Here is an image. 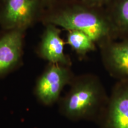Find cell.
Wrapping results in <instances>:
<instances>
[{"instance_id":"1","label":"cell","mask_w":128,"mask_h":128,"mask_svg":"<svg viewBox=\"0 0 128 128\" xmlns=\"http://www.w3.org/2000/svg\"><path fill=\"white\" fill-rule=\"evenodd\" d=\"M70 88L58 101L60 114L72 121L87 120L98 124L109 99L103 85L92 75L74 77Z\"/></svg>"},{"instance_id":"2","label":"cell","mask_w":128,"mask_h":128,"mask_svg":"<svg viewBox=\"0 0 128 128\" xmlns=\"http://www.w3.org/2000/svg\"><path fill=\"white\" fill-rule=\"evenodd\" d=\"M48 22L56 26L86 33L94 42L103 39L108 33L106 22L95 12L80 7L60 11L48 18Z\"/></svg>"},{"instance_id":"3","label":"cell","mask_w":128,"mask_h":128,"mask_svg":"<svg viewBox=\"0 0 128 128\" xmlns=\"http://www.w3.org/2000/svg\"><path fill=\"white\" fill-rule=\"evenodd\" d=\"M74 78L70 66L50 64L36 82L34 92L37 99L46 106L58 102L64 88Z\"/></svg>"},{"instance_id":"4","label":"cell","mask_w":128,"mask_h":128,"mask_svg":"<svg viewBox=\"0 0 128 128\" xmlns=\"http://www.w3.org/2000/svg\"><path fill=\"white\" fill-rule=\"evenodd\" d=\"M99 128H128V81H118L112 90Z\"/></svg>"},{"instance_id":"5","label":"cell","mask_w":128,"mask_h":128,"mask_svg":"<svg viewBox=\"0 0 128 128\" xmlns=\"http://www.w3.org/2000/svg\"><path fill=\"white\" fill-rule=\"evenodd\" d=\"M38 6V0H4L0 23L8 30H23L33 22Z\"/></svg>"},{"instance_id":"6","label":"cell","mask_w":128,"mask_h":128,"mask_svg":"<svg viewBox=\"0 0 128 128\" xmlns=\"http://www.w3.org/2000/svg\"><path fill=\"white\" fill-rule=\"evenodd\" d=\"M23 30H11L0 38V76L14 70L23 54Z\"/></svg>"},{"instance_id":"7","label":"cell","mask_w":128,"mask_h":128,"mask_svg":"<svg viewBox=\"0 0 128 128\" xmlns=\"http://www.w3.org/2000/svg\"><path fill=\"white\" fill-rule=\"evenodd\" d=\"M39 54L41 58L50 64L70 66V59L64 52V43L57 26L49 24L40 42Z\"/></svg>"},{"instance_id":"8","label":"cell","mask_w":128,"mask_h":128,"mask_svg":"<svg viewBox=\"0 0 128 128\" xmlns=\"http://www.w3.org/2000/svg\"><path fill=\"white\" fill-rule=\"evenodd\" d=\"M103 61L110 74L118 81H128V42L107 46Z\"/></svg>"},{"instance_id":"9","label":"cell","mask_w":128,"mask_h":128,"mask_svg":"<svg viewBox=\"0 0 128 128\" xmlns=\"http://www.w3.org/2000/svg\"><path fill=\"white\" fill-rule=\"evenodd\" d=\"M66 42L80 55H86L95 49V42L87 34L76 30L69 31Z\"/></svg>"},{"instance_id":"10","label":"cell","mask_w":128,"mask_h":128,"mask_svg":"<svg viewBox=\"0 0 128 128\" xmlns=\"http://www.w3.org/2000/svg\"><path fill=\"white\" fill-rule=\"evenodd\" d=\"M118 17L122 24L128 28V0H122L120 3Z\"/></svg>"},{"instance_id":"11","label":"cell","mask_w":128,"mask_h":128,"mask_svg":"<svg viewBox=\"0 0 128 128\" xmlns=\"http://www.w3.org/2000/svg\"><path fill=\"white\" fill-rule=\"evenodd\" d=\"M88 1H94V2H98V1H103V0H88Z\"/></svg>"},{"instance_id":"12","label":"cell","mask_w":128,"mask_h":128,"mask_svg":"<svg viewBox=\"0 0 128 128\" xmlns=\"http://www.w3.org/2000/svg\"><path fill=\"white\" fill-rule=\"evenodd\" d=\"M48 1H51V0H48Z\"/></svg>"}]
</instances>
